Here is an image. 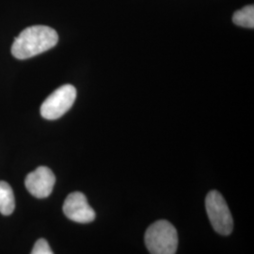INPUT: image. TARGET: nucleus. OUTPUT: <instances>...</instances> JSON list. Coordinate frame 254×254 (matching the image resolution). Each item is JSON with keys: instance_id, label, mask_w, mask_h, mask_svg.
I'll return each mask as SVG.
<instances>
[{"instance_id": "obj_1", "label": "nucleus", "mask_w": 254, "mask_h": 254, "mask_svg": "<svg viewBox=\"0 0 254 254\" xmlns=\"http://www.w3.org/2000/svg\"><path fill=\"white\" fill-rule=\"evenodd\" d=\"M59 42V35L52 27L31 26L25 28L14 39L11 53L18 60H27L53 48Z\"/></svg>"}, {"instance_id": "obj_2", "label": "nucleus", "mask_w": 254, "mask_h": 254, "mask_svg": "<svg viewBox=\"0 0 254 254\" xmlns=\"http://www.w3.org/2000/svg\"><path fill=\"white\" fill-rule=\"evenodd\" d=\"M144 241L151 254H175L178 247L177 231L171 222L158 220L147 229Z\"/></svg>"}, {"instance_id": "obj_3", "label": "nucleus", "mask_w": 254, "mask_h": 254, "mask_svg": "<svg viewBox=\"0 0 254 254\" xmlns=\"http://www.w3.org/2000/svg\"><path fill=\"white\" fill-rule=\"evenodd\" d=\"M205 207L212 227L218 234L229 236L233 232L234 220L223 196L218 191H210L205 199Z\"/></svg>"}, {"instance_id": "obj_4", "label": "nucleus", "mask_w": 254, "mask_h": 254, "mask_svg": "<svg viewBox=\"0 0 254 254\" xmlns=\"http://www.w3.org/2000/svg\"><path fill=\"white\" fill-rule=\"evenodd\" d=\"M76 90L73 85L66 84L52 92L41 107V115L46 120H57L73 107Z\"/></svg>"}, {"instance_id": "obj_5", "label": "nucleus", "mask_w": 254, "mask_h": 254, "mask_svg": "<svg viewBox=\"0 0 254 254\" xmlns=\"http://www.w3.org/2000/svg\"><path fill=\"white\" fill-rule=\"evenodd\" d=\"M64 212L69 219L82 224L92 222L96 217L94 210L81 192H73L68 195L64 201Z\"/></svg>"}, {"instance_id": "obj_6", "label": "nucleus", "mask_w": 254, "mask_h": 254, "mask_svg": "<svg viewBox=\"0 0 254 254\" xmlns=\"http://www.w3.org/2000/svg\"><path fill=\"white\" fill-rule=\"evenodd\" d=\"M56 177L53 172L45 166L28 173L25 180L27 191L38 199L47 198L53 191Z\"/></svg>"}, {"instance_id": "obj_7", "label": "nucleus", "mask_w": 254, "mask_h": 254, "mask_svg": "<svg viewBox=\"0 0 254 254\" xmlns=\"http://www.w3.org/2000/svg\"><path fill=\"white\" fill-rule=\"evenodd\" d=\"M15 208V198L13 190L7 182L0 181V213L9 216Z\"/></svg>"}, {"instance_id": "obj_8", "label": "nucleus", "mask_w": 254, "mask_h": 254, "mask_svg": "<svg viewBox=\"0 0 254 254\" xmlns=\"http://www.w3.org/2000/svg\"><path fill=\"white\" fill-rule=\"evenodd\" d=\"M233 22L239 27L254 28V6L248 5L243 9L236 11L233 15Z\"/></svg>"}, {"instance_id": "obj_9", "label": "nucleus", "mask_w": 254, "mask_h": 254, "mask_svg": "<svg viewBox=\"0 0 254 254\" xmlns=\"http://www.w3.org/2000/svg\"><path fill=\"white\" fill-rule=\"evenodd\" d=\"M30 254H54L46 239H38Z\"/></svg>"}]
</instances>
